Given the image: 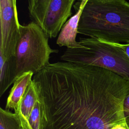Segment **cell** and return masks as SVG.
Listing matches in <instances>:
<instances>
[{
	"instance_id": "obj_15",
	"label": "cell",
	"mask_w": 129,
	"mask_h": 129,
	"mask_svg": "<svg viewBox=\"0 0 129 129\" xmlns=\"http://www.w3.org/2000/svg\"><path fill=\"white\" fill-rule=\"evenodd\" d=\"M14 2L15 3V4L17 5V0H14Z\"/></svg>"
},
{
	"instance_id": "obj_9",
	"label": "cell",
	"mask_w": 129,
	"mask_h": 129,
	"mask_svg": "<svg viewBox=\"0 0 129 129\" xmlns=\"http://www.w3.org/2000/svg\"><path fill=\"white\" fill-rule=\"evenodd\" d=\"M32 72L24 73L16 79L7 99L5 109H12L16 111L19 106L26 88L32 80Z\"/></svg>"
},
{
	"instance_id": "obj_2",
	"label": "cell",
	"mask_w": 129,
	"mask_h": 129,
	"mask_svg": "<svg viewBox=\"0 0 129 129\" xmlns=\"http://www.w3.org/2000/svg\"><path fill=\"white\" fill-rule=\"evenodd\" d=\"M78 33L110 42L128 43L129 3L87 0L83 7Z\"/></svg>"
},
{
	"instance_id": "obj_6",
	"label": "cell",
	"mask_w": 129,
	"mask_h": 129,
	"mask_svg": "<svg viewBox=\"0 0 129 129\" xmlns=\"http://www.w3.org/2000/svg\"><path fill=\"white\" fill-rule=\"evenodd\" d=\"M0 53L6 58L15 55L20 24L14 0H0Z\"/></svg>"
},
{
	"instance_id": "obj_1",
	"label": "cell",
	"mask_w": 129,
	"mask_h": 129,
	"mask_svg": "<svg viewBox=\"0 0 129 129\" xmlns=\"http://www.w3.org/2000/svg\"><path fill=\"white\" fill-rule=\"evenodd\" d=\"M40 129H129L123 103L129 80L94 66L58 61L34 74Z\"/></svg>"
},
{
	"instance_id": "obj_8",
	"label": "cell",
	"mask_w": 129,
	"mask_h": 129,
	"mask_svg": "<svg viewBox=\"0 0 129 129\" xmlns=\"http://www.w3.org/2000/svg\"><path fill=\"white\" fill-rule=\"evenodd\" d=\"M37 99L38 95L32 80L26 88L18 109L15 111L20 118L22 129H30L28 119Z\"/></svg>"
},
{
	"instance_id": "obj_7",
	"label": "cell",
	"mask_w": 129,
	"mask_h": 129,
	"mask_svg": "<svg viewBox=\"0 0 129 129\" xmlns=\"http://www.w3.org/2000/svg\"><path fill=\"white\" fill-rule=\"evenodd\" d=\"M83 8H79L76 13L68 20L62 27L56 40V44L60 47L66 46L67 48L80 49L85 47L76 41L78 24Z\"/></svg>"
},
{
	"instance_id": "obj_4",
	"label": "cell",
	"mask_w": 129,
	"mask_h": 129,
	"mask_svg": "<svg viewBox=\"0 0 129 129\" xmlns=\"http://www.w3.org/2000/svg\"><path fill=\"white\" fill-rule=\"evenodd\" d=\"M14 55L16 79L25 73L39 72L50 63V54L58 52L50 47L48 37L34 22L20 25Z\"/></svg>"
},
{
	"instance_id": "obj_11",
	"label": "cell",
	"mask_w": 129,
	"mask_h": 129,
	"mask_svg": "<svg viewBox=\"0 0 129 129\" xmlns=\"http://www.w3.org/2000/svg\"><path fill=\"white\" fill-rule=\"evenodd\" d=\"M0 129H22L18 115L9 110L0 108Z\"/></svg>"
},
{
	"instance_id": "obj_10",
	"label": "cell",
	"mask_w": 129,
	"mask_h": 129,
	"mask_svg": "<svg viewBox=\"0 0 129 129\" xmlns=\"http://www.w3.org/2000/svg\"><path fill=\"white\" fill-rule=\"evenodd\" d=\"M16 79L14 56L6 58L0 53V97L14 83Z\"/></svg>"
},
{
	"instance_id": "obj_12",
	"label": "cell",
	"mask_w": 129,
	"mask_h": 129,
	"mask_svg": "<svg viewBox=\"0 0 129 129\" xmlns=\"http://www.w3.org/2000/svg\"><path fill=\"white\" fill-rule=\"evenodd\" d=\"M41 118V105L38 98L28 119L30 129H40Z\"/></svg>"
},
{
	"instance_id": "obj_3",
	"label": "cell",
	"mask_w": 129,
	"mask_h": 129,
	"mask_svg": "<svg viewBox=\"0 0 129 129\" xmlns=\"http://www.w3.org/2000/svg\"><path fill=\"white\" fill-rule=\"evenodd\" d=\"M79 42L85 48H67L60 59L102 68L129 80V57L117 43L92 37L80 38Z\"/></svg>"
},
{
	"instance_id": "obj_14",
	"label": "cell",
	"mask_w": 129,
	"mask_h": 129,
	"mask_svg": "<svg viewBox=\"0 0 129 129\" xmlns=\"http://www.w3.org/2000/svg\"><path fill=\"white\" fill-rule=\"evenodd\" d=\"M117 44L129 57V42L125 44L117 43Z\"/></svg>"
},
{
	"instance_id": "obj_5",
	"label": "cell",
	"mask_w": 129,
	"mask_h": 129,
	"mask_svg": "<svg viewBox=\"0 0 129 129\" xmlns=\"http://www.w3.org/2000/svg\"><path fill=\"white\" fill-rule=\"evenodd\" d=\"M76 0H28L29 17L48 38H55L71 16Z\"/></svg>"
},
{
	"instance_id": "obj_13",
	"label": "cell",
	"mask_w": 129,
	"mask_h": 129,
	"mask_svg": "<svg viewBox=\"0 0 129 129\" xmlns=\"http://www.w3.org/2000/svg\"><path fill=\"white\" fill-rule=\"evenodd\" d=\"M123 112L126 122L129 127V94L126 96L124 101Z\"/></svg>"
}]
</instances>
